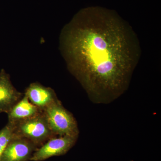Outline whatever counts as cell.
Wrapping results in <instances>:
<instances>
[{
  "label": "cell",
  "instance_id": "cell-1",
  "mask_svg": "<svg viewBox=\"0 0 161 161\" xmlns=\"http://www.w3.org/2000/svg\"><path fill=\"white\" fill-rule=\"evenodd\" d=\"M59 49L68 70L98 104L112 103L128 90L141 55L131 26L100 7L81 9L64 26Z\"/></svg>",
  "mask_w": 161,
  "mask_h": 161
},
{
  "label": "cell",
  "instance_id": "cell-2",
  "mask_svg": "<svg viewBox=\"0 0 161 161\" xmlns=\"http://www.w3.org/2000/svg\"><path fill=\"white\" fill-rule=\"evenodd\" d=\"M48 125L56 136H79L77 121L58 99L43 110Z\"/></svg>",
  "mask_w": 161,
  "mask_h": 161
},
{
  "label": "cell",
  "instance_id": "cell-3",
  "mask_svg": "<svg viewBox=\"0 0 161 161\" xmlns=\"http://www.w3.org/2000/svg\"><path fill=\"white\" fill-rule=\"evenodd\" d=\"M12 124L14 125L15 136L27 139L38 148L51 138L57 136L51 130L43 112L25 120Z\"/></svg>",
  "mask_w": 161,
  "mask_h": 161
},
{
  "label": "cell",
  "instance_id": "cell-4",
  "mask_svg": "<svg viewBox=\"0 0 161 161\" xmlns=\"http://www.w3.org/2000/svg\"><path fill=\"white\" fill-rule=\"evenodd\" d=\"M78 137L67 135L53 137L36 150L30 161H43L64 155L75 146Z\"/></svg>",
  "mask_w": 161,
  "mask_h": 161
},
{
  "label": "cell",
  "instance_id": "cell-5",
  "mask_svg": "<svg viewBox=\"0 0 161 161\" xmlns=\"http://www.w3.org/2000/svg\"><path fill=\"white\" fill-rule=\"evenodd\" d=\"M38 148L31 141L14 135L0 158V161H29Z\"/></svg>",
  "mask_w": 161,
  "mask_h": 161
},
{
  "label": "cell",
  "instance_id": "cell-6",
  "mask_svg": "<svg viewBox=\"0 0 161 161\" xmlns=\"http://www.w3.org/2000/svg\"><path fill=\"white\" fill-rule=\"evenodd\" d=\"M14 86L10 76L5 69L0 70V113H8L23 97Z\"/></svg>",
  "mask_w": 161,
  "mask_h": 161
},
{
  "label": "cell",
  "instance_id": "cell-7",
  "mask_svg": "<svg viewBox=\"0 0 161 161\" xmlns=\"http://www.w3.org/2000/svg\"><path fill=\"white\" fill-rule=\"evenodd\" d=\"M24 95L42 111L58 99L54 90L38 82L30 84L25 90Z\"/></svg>",
  "mask_w": 161,
  "mask_h": 161
},
{
  "label": "cell",
  "instance_id": "cell-8",
  "mask_svg": "<svg viewBox=\"0 0 161 161\" xmlns=\"http://www.w3.org/2000/svg\"><path fill=\"white\" fill-rule=\"evenodd\" d=\"M42 112V110L32 103L24 95L7 113L8 122L15 123L34 116Z\"/></svg>",
  "mask_w": 161,
  "mask_h": 161
},
{
  "label": "cell",
  "instance_id": "cell-9",
  "mask_svg": "<svg viewBox=\"0 0 161 161\" xmlns=\"http://www.w3.org/2000/svg\"><path fill=\"white\" fill-rule=\"evenodd\" d=\"M13 136L14 125L13 124L8 122L4 128L0 130V158Z\"/></svg>",
  "mask_w": 161,
  "mask_h": 161
}]
</instances>
